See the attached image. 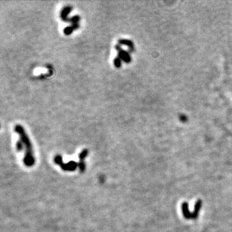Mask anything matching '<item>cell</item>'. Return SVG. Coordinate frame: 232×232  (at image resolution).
<instances>
[{
    "instance_id": "cell-9",
    "label": "cell",
    "mask_w": 232,
    "mask_h": 232,
    "mask_svg": "<svg viewBox=\"0 0 232 232\" xmlns=\"http://www.w3.org/2000/svg\"><path fill=\"white\" fill-rule=\"evenodd\" d=\"M87 152H88L87 150H84L82 152H80V155H79V158L80 159V162H83V159L86 157V155H87Z\"/></svg>"
},
{
    "instance_id": "cell-8",
    "label": "cell",
    "mask_w": 232,
    "mask_h": 232,
    "mask_svg": "<svg viewBox=\"0 0 232 232\" xmlns=\"http://www.w3.org/2000/svg\"><path fill=\"white\" fill-rule=\"evenodd\" d=\"M121 60L119 59L118 56H117V58H115L114 59V60H113V64H114V66L117 67V68H120L121 67Z\"/></svg>"
},
{
    "instance_id": "cell-3",
    "label": "cell",
    "mask_w": 232,
    "mask_h": 232,
    "mask_svg": "<svg viewBox=\"0 0 232 232\" xmlns=\"http://www.w3.org/2000/svg\"><path fill=\"white\" fill-rule=\"evenodd\" d=\"M115 48L117 50V52H118V57L120 60H123L124 62H127V63L131 62V56H130V55L127 51H125V50L122 49L121 47L119 44H117L115 46Z\"/></svg>"
},
{
    "instance_id": "cell-1",
    "label": "cell",
    "mask_w": 232,
    "mask_h": 232,
    "mask_svg": "<svg viewBox=\"0 0 232 232\" xmlns=\"http://www.w3.org/2000/svg\"><path fill=\"white\" fill-rule=\"evenodd\" d=\"M15 131L20 135L21 140L23 142L24 146L27 148L26 154H25V157L23 158V162H24V164L27 166H32V165L34 164L35 160H34V158H33L32 144L30 141H29V138H28V136H27V135L25 132L23 128L21 125H15Z\"/></svg>"
},
{
    "instance_id": "cell-2",
    "label": "cell",
    "mask_w": 232,
    "mask_h": 232,
    "mask_svg": "<svg viewBox=\"0 0 232 232\" xmlns=\"http://www.w3.org/2000/svg\"><path fill=\"white\" fill-rule=\"evenodd\" d=\"M54 161L56 162V163H57L60 165H61V167L62 168V169L64 170H74L75 168L78 166V164L74 162H69L68 164H63L62 161V157L60 156H56L54 158Z\"/></svg>"
},
{
    "instance_id": "cell-5",
    "label": "cell",
    "mask_w": 232,
    "mask_h": 232,
    "mask_svg": "<svg viewBox=\"0 0 232 232\" xmlns=\"http://www.w3.org/2000/svg\"><path fill=\"white\" fill-rule=\"evenodd\" d=\"M78 28H79V24H78V23L72 24V26H70V27H66V28H64L63 29L64 34H66V35H70V34H72V32L74 31V29H78Z\"/></svg>"
},
{
    "instance_id": "cell-4",
    "label": "cell",
    "mask_w": 232,
    "mask_h": 232,
    "mask_svg": "<svg viewBox=\"0 0 232 232\" xmlns=\"http://www.w3.org/2000/svg\"><path fill=\"white\" fill-rule=\"evenodd\" d=\"M72 10V6H66L64 7L61 11L60 13V17L63 21H70V18H68V15L70 11Z\"/></svg>"
},
{
    "instance_id": "cell-6",
    "label": "cell",
    "mask_w": 232,
    "mask_h": 232,
    "mask_svg": "<svg viewBox=\"0 0 232 232\" xmlns=\"http://www.w3.org/2000/svg\"><path fill=\"white\" fill-rule=\"evenodd\" d=\"M119 44H124V45L128 46V47H129L131 50H134V44L133 42L130 41V40H127V39H120V40H119Z\"/></svg>"
},
{
    "instance_id": "cell-7",
    "label": "cell",
    "mask_w": 232,
    "mask_h": 232,
    "mask_svg": "<svg viewBox=\"0 0 232 232\" xmlns=\"http://www.w3.org/2000/svg\"><path fill=\"white\" fill-rule=\"evenodd\" d=\"M23 146H24V144H23V142L21 140L17 141L16 148H17V151H19V152L22 151V150H23Z\"/></svg>"
}]
</instances>
